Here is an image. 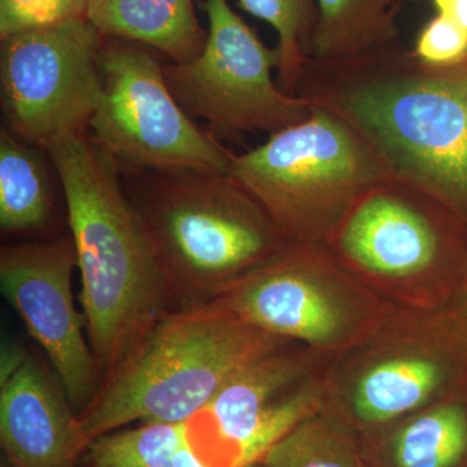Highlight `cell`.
<instances>
[{
	"mask_svg": "<svg viewBox=\"0 0 467 467\" xmlns=\"http://www.w3.org/2000/svg\"><path fill=\"white\" fill-rule=\"evenodd\" d=\"M344 109L399 173L467 205V75L355 88Z\"/></svg>",
	"mask_w": 467,
	"mask_h": 467,
	"instance_id": "cell-5",
	"label": "cell"
},
{
	"mask_svg": "<svg viewBox=\"0 0 467 467\" xmlns=\"http://www.w3.org/2000/svg\"><path fill=\"white\" fill-rule=\"evenodd\" d=\"M75 269L72 236L5 245L0 252L3 295L50 359L79 416L99 392L103 377L86 334L84 315L76 308Z\"/></svg>",
	"mask_w": 467,
	"mask_h": 467,
	"instance_id": "cell-9",
	"label": "cell"
},
{
	"mask_svg": "<svg viewBox=\"0 0 467 467\" xmlns=\"http://www.w3.org/2000/svg\"><path fill=\"white\" fill-rule=\"evenodd\" d=\"M0 441L12 467H76L88 447L57 377L14 342L0 355Z\"/></svg>",
	"mask_w": 467,
	"mask_h": 467,
	"instance_id": "cell-11",
	"label": "cell"
},
{
	"mask_svg": "<svg viewBox=\"0 0 467 467\" xmlns=\"http://www.w3.org/2000/svg\"><path fill=\"white\" fill-rule=\"evenodd\" d=\"M85 17L101 36L143 43L177 64L193 60L207 41L192 0H88Z\"/></svg>",
	"mask_w": 467,
	"mask_h": 467,
	"instance_id": "cell-14",
	"label": "cell"
},
{
	"mask_svg": "<svg viewBox=\"0 0 467 467\" xmlns=\"http://www.w3.org/2000/svg\"><path fill=\"white\" fill-rule=\"evenodd\" d=\"M391 0H317L319 18L315 43L324 57L361 50L391 36Z\"/></svg>",
	"mask_w": 467,
	"mask_h": 467,
	"instance_id": "cell-18",
	"label": "cell"
},
{
	"mask_svg": "<svg viewBox=\"0 0 467 467\" xmlns=\"http://www.w3.org/2000/svg\"><path fill=\"white\" fill-rule=\"evenodd\" d=\"M260 463L263 467H358L349 442L315 416L276 441Z\"/></svg>",
	"mask_w": 467,
	"mask_h": 467,
	"instance_id": "cell-20",
	"label": "cell"
},
{
	"mask_svg": "<svg viewBox=\"0 0 467 467\" xmlns=\"http://www.w3.org/2000/svg\"><path fill=\"white\" fill-rule=\"evenodd\" d=\"M276 340L217 303L169 312L79 414L86 441L137 422L184 425Z\"/></svg>",
	"mask_w": 467,
	"mask_h": 467,
	"instance_id": "cell-3",
	"label": "cell"
},
{
	"mask_svg": "<svg viewBox=\"0 0 467 467\" xmlns=\"http://www.w3.org/2000/svg\"><path fill=\"white\" fill-rule=\"evenodd\" d=\"M445 376V368L434 359L399 358L380 362L358 380L353 408L365 422H386L429 400Z\"/></svg>",
	"mask_w": 467,
	"mask_h": 467,
	"instance_id": "cell-16",
	"label": "cell"
},
{
	"mask_svg": "<svg viewBox=\"0 0 467 467\" xmlns=\"http://www.w3.org/2000/svg\"><path fill=\"white\" fill-rule=\"evenodd\" d=\"M414 52L420 60L432 66L459 63L467 57V29L438 15L423 27Z\"/></svg>",
	"mask_w": 467,
	"mask_h": 467,
	"instance_id": "cell-23",
	"label": "cell"
},
{
	"mask_svg": "<svg viewBox=\"0 0 467 467\" xmlns=\"http://www.w3.org/2000/svg\"><path fill=\"white\" fill-rule=\"evenodd\" d=\"M184 439L186 423H142L92 441L85 462L88 467H175V454Z\"/></svg>",
	"mask_w": 467,
	"mask_h": 467,
	"instance_id": "cell-19",
	"label": "cell"
},
{
	"mask_svg": "<svg viewBox=\"0 0 467 467\" xmlns=\"http://www.w3.org/2000/svg\"><path fill=\"white\" fill-rule=\"evenodd\" d=\"M342 245L350 259L368 272L405 276L434 263L438 236L413 208L391 196L377 195L350 217Z\"/></svg>",
	"mask_w": 467,
	"mask_h": 467,
	"instance_id": "cell-13",
	"label": "cell"
},
{
	"mask_svg": "<svg viewBox=\"0 0 467 467\" xmlns=\"http://www.w3.org/2000/svg\"><path fill=\"white\" fill-rule=\"evenodd\" d=\"M202 5L209 21L204 48L192 61L164 66L169 88L187 115L204 119L221 135L275 134L308 119V101L290 97L273 81L279 48H267L227 0Z\"/></svg>",
	"mask_w": 467,
	"mask_h": 467,
	"instance_id": "cell-6",
	"label": "cell"
},
{
	"mask_svg": "<svg viewBox=\"0 0 467 467\" xmlns=\"http://www.w3.org/2000/svg\"><path fill=\"white\" fill-rule=\"evenodd\" d=\"M296 362L276 350L242 368L186 423V441L207 467H248L292 429L315 416L317 395L287 393Z\"/></svg>",
	"mask_w": 467,
	"mask_h": 467,
	"instance_id": "cell-10",
	"label": "cell"
},
{
	"mask_svg": "<svg viewBox=\"0 0 467 467\" xmlns=\"http://www.w3.org/2000/svg\"><path fill=\"white\" fill-rule=\"evenodd\" d=\"M100 67L103 88L88 128L119 169L229 174L233 153L192 124L152 54L130 43H103Z\"/></svg>",
	"mask_w": 467,
	"mask_h": 467,
	"instance_id": "cell-4",
	"label": "cell"
},
{
	"mask_svg": "<svg viewBox=\"0 0 467 467\" xmlns=\"http://www.w3.org/2000/svg\"><path fill=\"white\" fill-rule=\"evenodd\" d=\"M45 150L66 196L86 334L104 380L171 312L167 290L115 159L88 134Z\"/></svg>",
	"mask_w": 467,
	"mask_h": 467,
	"instance_id": "cell-1",
	"label": "cell"
},
{
	"mask_svg": "<svg viewBox=\"0 0 467 467\" xmlns=\"http://www.w3.org/2000/svg\"><path fill=\"white\" fill-rule=\"evenodd\" d=\"M396 467H462L467 462V408L451 401L430 409L392 441Z\"/></svg>",
	"mask_w": 467,
	"mask_h": 467,
	"instance_id": "cell-17",
	"label": "cell"
},
{
	"mask_svg": "<svg viewBox=\"0 0 467 467\" xmlns=\"http://www.w3.org/2000/svg\"><path fill=\"white\" fill-rule=\"evenodd\" d=\"M130 202L171 312L216 303L275 254V221L230 174L152 173Z\"/></svg>",
	"mask_w": 467,
	"mask_h": 467,
	"instance_id": "cell-2",
	"label": "cell"
},
{
	"mask_svg": "<svg viewBox=\"0 0 467 467\" xmlns=\"http://www.w3.org/2000/svg\"><path fill=\"white\" fill-rule=\"evenodd\" d=\"M439 15L467 29V0H432Z\"/></svg>",
	"mask_w": 467,
	"mask_h": 467,
	"instance_id": "cell-24",
	"label": "cell"
},
{
	"mask_svg": "<svg viewBox=\"0 0 467 467\" xmlns=\"http://www.w3.org/2000/svg\"><path fill=\"white\" fill-rule=\"evenodd\" d=\"M88 0H0V38L85 17Z\"/></svg>",
	"mask_w": 467,
	"mask_h": 467,
	"instance_id": "cell-22",
	"label": "cell"
},
{
	"mask_svg": "<svg viewBox=\"0 0 467 467\" xmlns=\"http://www.w3.org/2000/svg\"><path fill=\"white\" fill-rule=\"evenodd\" d=\"M239 5L278 33L279 82L284 90H291L304 64L303 38L312 20V0H239Z\"/></svg>",
	"mask_w": 467,
	"mask_h": 467,
	"instance_id": "cell-21",
	"label": "cell"
},
{
	"mask_svg": "<svg viewBox=\"0 0 467 467\" xmlns=\"http://www.w3.org/2000/svg\"><path fill=\"white\" fill-rule=\"evenodd\" d=\"M243 321L278 337L321 344L342 327V313L304 267L273 261L216 301Z\"/></svg>",
	"mask_w": 467,
	"mask_h": 467,
	"instance_id": "cell-12",
	"label": "cell"
},
{
	"mask_svg": "<svg viewBox=\"0 0 467 467\" xmlns=\"http://www.w3.org/2000/svg\"><path fill=\"white\" fill-rule=\"evenodd\" d=\"M229 174L263 205L275 225L294 227L318 202L352 192L373 177L370 159L337 117L308 119L232 155Z\"/></svg>",
	"mask_w": 467,
	"mask_h": 467,
	"instance_id": "cell-8",
	"label": "cell"
},
{
	"mask_svg": "<svg viewBox=\"0 0 467 467\" xmlns=\"http://www.w3.org/2000/svg\"><path fill=\"white\" fill-rule=\"evenodd\" d=\"M45 161L9 129L0 133V227L5 234L41 232L52 217Z\"/></svg>",
	"mask_w": 467,
	"mask_h": 467,
	"instance_id": "cell-15",
	"label": "cell"
},
{
	"mask_svg": "<svg viewBox=\"0 0 467 467\" xmlns=\"http://www.w3.org/2000/svg\"><path fill=\"white\" fill-rule=\"evenodd\" d=\"M175 467H207L202 462L195 453L192 451V448L187 444L186 439L175 454Z\"/></svg>",
	"mask_w": 467,
	"mask_h": 467,
	"instance_id": "cell-25",
	"label": "cell"
},
{
	"mask_svg": "<svg viewBox=\"0 0 467 467\" xmlns=\"http://www.w3.org/2000/svg\"><path fill=\"white\" fill-rule=\"evenodd\" d=\"M248 467H263V466H261V463H254V465H251Z\"/></svg>",
	"mask_w": 467,
	"mask_h": 467,
	"instance_id": "cell-26",
	"label": "cell"
},
{
	"mask_svg": "<svg viewBox=\"0 0 467 467\" xmlns=\"http://www.w3.org/2000/svg\"><path fill=\"white\" fill-rule=\"evenodd\" d=\"M101 36L78 17L2 39V107L12 133L41 150L86 134L103 88Z\"/></svg>",
	"mask_w": 467,
	"mask_h": 467,
	"instance_id": "cell-7",
	"label": "cell"
}]
</instances>
